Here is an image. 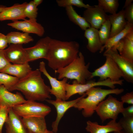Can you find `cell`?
Listing matches in <instances>:
<instances>
[{
  "label": "cell",
  "mask_w": 133,
  "mask_h": 133,
  "mask_svg": "<svg viewBox=\"0 0 133 133\" xmlns=\"http://www.w3.org/2000/svg\"><path fill=\"white\" fill-rule=\"evenodd\" d=\"M119 81L114 82L109 79L103 81H96L91 80L87 82L85 84L79 83L74 80L72 84L66 83L65 85L66 100L69 99L72 96L78 94L82 95L91 88L97 86H104L110 87L111 89L115 88V85L119 84Z\"/></svg>",
  "instance_id": "cell-7"
},
{
  "label": "cell",
  "mask_w": 133,
  "mask_h": 133,
  "mask_svg": "<svg viewBox=\"0 0 133 133\" xmlns=\"http://www.w3.org/2000/svg\"><path fill=\"white\" fill-rule=\"evenodd\" d=\"M3 51L6 58L11 63L20 64L29 62L25 48L22 45L10 44Z\"/></svg>",
  "instance_id": "cell-15"
},
{
  "label": "cell",
  "mask_w": 133,
  "mask_h": 133,
  "mask_svg": "<svg viewBox=\"0 0 133 133\" xmlns=\"http://www.w3.org/2000/svg\"><path fill=\"white\" fill-rule=\"evenodd\" d=\"M98 5L106 13L111 15L116 13L119 6L118 0H98Z\"/></svg>",
  "instance_id": "cell-28"
},
{
  "label": "cell",
  "mask_w": 133,
  "mask_h": 133,
  "mask_svg": "<svg viewBox=\"0 0 133 133\" xmlns=\"http://www.w3.org/2000/svg\"><path fill=\"white\" fill-rule=\"evenodd\" d=\"M11 64L5 56L3 50H0V72Z\"/></svg>",
  "instance_id": "cell-36"
},
{
  "label": "cell",
  "mask_w": 133,
  "mask_h": 133,
  "mask_svg": "<svg viewBox=\"0 0 133 133\" xmlns=\"http://www.w3.org/2000/svg\"><path fill=\"white\" fill-rule=\"evenodd\" d=\"M121 101L124 103H126L133 105V92L126 93L121 97Z\"/></svg>",
  "instance_id": "cell-37"
},
{
  "label": "cell",
  "mask_w": 133,
  "mask_h": 133,
  "mask_svg": "<svg viewBox=\"0 0 133 133\" xmlns=\"http://www.w3.org/2000/svg\"><path fill=\"white\" fill-rule=\"evenodd\" d=\"M108 19L111 25L109 38L121 32L127 23L125 17L124 9H122L118 13L108 15Z\"/></svg>",
  "instance_id": "cell-22"
},
{
  "label": "cell",
  "mask_w": 133,
  "mask_h": 133,
  "mask_svg": "<svg viewBox=\"0 0 133 133\" xmlns=\"http://www.w3.org/2000/svg\"><path fill=\"white\" fill-rule=\"evenodd\" d=\"M85 129L90 133H109L118 131L122 129L118 122L112 120L106 125H101L96 122L88 120L86 122Z\"/></svg>",
  "instance_id": "cell-20"
},
{
  "label": "cell",
  "mask_w": 133,
  "mask_h": 133,
  "mask_svg": "<svg viewBox=\"0 0 133 133\" xmlns=\"http://www.w3.org/2000/svg\"><path fill=\"white\" fill-rule=\"evenodd\" d=\"M132 30H133V24L127 22L126 25L123 30L113 37L109 38L106 43L102 46L99 51L100 53L102 52L105 49L108 50L112 48L127 34Z\"/></svg>",
  "instance_id": "cell-26"
},
{
  "label": "cell",
  "mask_w": 133,
  "mask_h": 133,
  "mask_svg": "<svg viewBox=\"0 0 133 133\" xmlns=\"http://www.w3.org/2000/svg\"><path fill=\"white\" fill-rule=\"evenodd\" d=\"M38 69L49 81L51 86L50 90V94L54 95L56 97V100L66 101L65 85L68 79L64 78L62 80L59 81L52 77L47 70L45 63L43 61L40 62Z\"/></svg>",
  "instance_id": "cell-10"
},
{
  "label": "cell",
  "mask_w": 133,
  "mask_h": 133,
  "mask_svg": "<svg viewBox=\"0 0 133 133\" xmlns=\"http://www.w3.org/2000/svg\"><path fill=\"white\" fill-rule=\"evenodd\" d=\"M33 1L35 5L37 7L43 1L42 0H34Z\"/></svg>",
  "instance_id": "cell-41"
},
{
  "label": "cell",
  "mask_w": 133,
  "mask_h": 133,
  "mask_svg": "<svg viewBox=\"0 0 133 133\" xmlns=\"http://www.w3.org/2000/svg\"><path fill=\"white\" fill-rule=\"evenodd\" d=\"M113 133H126L123 130H122L119 131L113 132Z\"/></svg>",
  "instance_id": "cell-42"
},
{
  "label": "cell",
  "mask_w": 133,
  "mask_h": 133,
  "mask_svg": "<svg viewBox=\"0 0 133 133\" xmlns=\"http://www.w3.org/2000/svg\"><path fill=\"white\" fill-rule=\"evenodd\" d=\"M123 104L122 101L109 95L107 99L100 103L95 111L102 123L109 119L116 120L119 114L121 113L124 108Z\"/></svg>",
  "instance_id": "cell-6"
},
{
  "label": "cell",
  "mask_w": 133,
  "mask_h": 133,
  "mask_svg": "<svg viewBox=\"0 0 133 133\" xmlns=\"http://www.w3.org/2000/svg\"><path fill=\"white\" fill-rule=\"evenodd\" d=\"M38 9L33 1L28 3L25 7L24 11L25 17L29 19H35L38 15Z\"/></svg>",
  "instance_id": "cell-32"
},
{
  "label": "cell",
  "mask_w": 133,
  "mask_h": 133,
  "mask_svg": "<svg viewBox=\"0 0 133 133\" xmlns=\"http://www.w3.org/2000/svg\"><path fill=\"white\" fill-rule=\"evenodd\" d=\"M86 95L85 93L77 99L71 101H66L61 100H55L47 99L45 100L48 103L53 105L55 107L57 112V116L55 120L52 122L51 127L52 131L56 133L60 120L67 110L73 107L74 105L82 97Z\"/></svg>",
  "instance_id": "cell-13"
},
{
  "label": "cell",
  "mask_w": 133,
  "mask_h": 133,
  "mask_svg": "<svg viewBox=\"0 0 133 133\" xmlns=\"http://www.w3.org/2000/svg\"><path fill=\"white\" fill-rule=\"evenodd\" d=\"M50 88L45 84L41 72L37 69L32 70L25 77L19 79L11 91H21L27 100L43 101L51 98Z\"/></svg>",
  "instance_id": "cell-2"
},
{
  "label": "cell",
  "mask_w": 133,
  "mask_h": 133,
  "mask_svg": "<svg viewBox=\"0 0 133 133\" xmlns=\"http://www.w3.org/2000/svg\"><path fill=\"white\" fill-rule=\"evenodd\" d=\"M29 62L20 64H11L0 72L16 77L19 79L22 78L32 70Z\"/></svg>",
  "instance_id": "cell-24"
},
{
  "label": "cell",
  "mask_w": 133,
  "mask_h": 133,
  "mask_svg": "<svg viewBox=\"0 0 133 133\" xmlns=\"http://www.w3.org/2000/svg\"><path fill=\"white\" fill-rule=\"evenodd\" d=\"M124 91L123 88L104 89L99 87H93L85 93L87 97H82L73 107L79 110H82V114L84 117H90L93 115L100 103L107 96L112 94L119 95Z\"/></svg>",
  "instance_id": "cell-3"
},
{
  "label": "cell",
  "mask_w": 133,
  "mask_h": 133,
  "mask_svg": "<svg viewBox=\"0 0 133 133\" xmlns=\"http://www.w3.org/2000/svg\"><path fill=\"white\" fill-rule=\"evenodd\" d=\"M27 3L25 2L21 4H15L10 7H6L0 13V21L11 20L14 22L25 19L24 11Z\"/></svg>",
  "instance_id": "cell-17"
},
{
  "label": "cell",
  "mask_w": 133,
  "mask_h": 133,
  "mask_svg": "<svg viewBox=\"0 0 133 133\" xmlns=\"http://www.w3.org/2000/svg\"><path fill=\"white\" fill-rule=\"evenodd\" d=\"M121 113L123 117H133V105L124 108Z\"/></svg>",
  "instance_id": "cell-39"
},
{
  "label": "cell",
  "mask_w": 133,
  "mask_h": 133,
  "mask_svg": "<svg viewBox=\"0 0 133 133\" xmlns=\"http://www.w3.org/2000/svg\"><path fill=\"white\" fill-rule=\"evenodd\" d=\"M103 55L105 57H110L113 60L122 72L123 78L126 81L133 83V63L121 56L117 50L113 47L106 50Z\"/></svg>",
  "instance_id": "cell-9"
},
{
  "label": "cell",
  "mask_w": 133,
  "mask_h": 133,
  "mask_svg": "<svg viewBox=\"0 0 133 133\" xmlns=\"http://www.w3.org/2000/svg\"><path fill=\"white\" fill-rule=\"evenodd\" d=\"M56 1L58 6L65 8L68 6L74 5L86 9L92 6L88 4H85L82 0H57Z\"/></svg>",
  "instance_id": "cell-31"
},
{
  "label": "cell",
  "mask_w": 133,
  "mask_h": 133,
  "mask_svg": "<svg viewBox=\"0 0 133 133\" xmlns=\"http://www.w3.org/2000/svg\"><path fill=\"white\" fill-rule=\"evenodd\" d=\"M5 7L3 6H0V13L1 12L4 10Z\"/></svg>",
  "instance_id": "cell-43"
},
{
  "label": "cell",
  "mask_w": 133,
  "mask_h": 133,
  "mask_svg": "<svg viewBox=\"0 0 133 133\" xmlns=\"http://www.w3.org/2000/svg\"><path fill=\"white\" fill-rule=\"evenodd\" d=\"M26 101L20 93H12L3 85H0V107H4L9 109Z\"/></svg>",
  "instance_id": "cell-16"
},
{
  "label": "cell",
  "mask_w": 133,
  "mask_h": 133,
  "mask_svg": "<svg viewBox=\"0 0 133 133\" xmlns=\"http://www.w3.org/2000/svg\"><path fill=\"white\" fill-rule=\"evenodd\" d=\"M122 130L127 133H133V117H123L118 122Z\"/></svg>",
  "instance_id": "cell-33"
},
{
  "label": "cell",
  "mask_w": 133,
  "mask_h": 133,
  "mask_svg": "<svg viewBox=\"0 0 133 133\" xmlns=\"http://www.w3.org/2000/svg\"><path fill=\"white\" fill-rule=\"evenodd\" d=\"M22 119L25 126L29 133H44L47 130L45 117H33Z\"/></svg>",
  "instance_id": "cell-21"
},
{
  "label": "cell",
  "mask_w": 133,
  "mask_h": 133,
  "mask_svg": "<svg viewBox=\"0 0 133 133\" xmlns=\"http://www.w3.org/2000/svg\"><path fill=\"white\" fill-rule=\"evenodd\" d=\"M14 112L22 118L33 117H45L51 112V108L44 104L27 100L24 103L12 108Z\"/></svg>",
  "instance_id": "cell-5"
},
{
  "label": "cell",
  "mask_w": 133,
  "mask_h": 133,
  "mask_svg": "<svg viewBox=\"0 0 133 133\" xmlns=\"http://www.w3.org/2000/svg\"><path fill=\"white\" fill-rule=\"evenodd\" d=\"M9 109L4 107H0V133H2L4 124L8 118Z\"/></svg>",
  "instance_id": "cell-34"
},
{
  "label": "cell",
  "mask_w": 133,
  "mask_h": 133,
  "mask_svg": "<svg viewBox=\"0 0 133 133\" xmlns=\"http://www.w3.org/2000/svg\"><path fill=\"white\" fill-rule=\"evenodd\" d=\"M133 0H126L125 1L123 9L125 8L131 4L133 2Z\"/></svg>",
  "instance_id": "cell-40"
},
{
  "label": "cell",
  "mask_w": 133,
  "mask_h": 133,
  "mask_svg": "<svg viewBox=\"0 0 133 133\" xmlns=\"http://www.w3.org/2000/svg\"><path fill=\"white\" fill-rule=\"evenodd\" d=\"M90 65L89 63L86 64L84 56L80 51L78 57L69 64L54 71L58 74L59 80L66 78L84 84L91 79L92 72L89 70Z\"/></svg>",
  "instance_id": "cell-4"
},
{
  "label": "cell",
  "mask_w": 133,
  "mask_h": 133,
  "mask_svg": "<svg viewBox=\"0 0 133 133\" xmlns=\"http://www.w3.org/2000/svg\"><path fill=\"white\" fill-rule=\"evenodd\" d=\"M51 38L46 36L39 40L33 46L25 48L28 62L40 59L47 60Z\"/></svg>",
  "instance_id": "cell-11"
},
{
  "label": "cell",
  "mask_w": 133,
  "mask_h": 133,
  "mask_svg": "<svg viewBox=\"0 0 133 133\" xmlns=\"http://www.w3.org/2000/svg\"><path fill=\"white\" fill-rule=\"evenodd\" d=\"M44 133H54L52 131H49L47 130Z\"/></svg>",
  "instance_id": "cell-44"
},
{
  "label": "cell",
  "mask_w": 133,
  "mask_h": 133,
  "mask_svg": "<svg viewBox=\"0 0 133 133\" xmlns=\"http://www.w3.org/2000/svg\"><path fill=\"white\" fill-rule=\"evenodd\" d=\"M124 13L128 22L133 24V3L125 8Z\"/></svg>",
  "instance_id": "cell-35"
},
{
  "label": "cell",
  "mask_w": 133,
  "mask_h": 133,
  "mask_svg": "<svg viewBox=\"0 0 133 133\" xmlns=\"http://www.w3.org/2000/svg\"><path fill=\"white\" fill-rule=\"evenodd\" d=\"M19 79L9 74L0 72V85H3L8 90L11 91Z\"/></svg>",
  "instance_id": "cell-29"
},
{
  "label": "cell",
  "mask_w": 133,
  "mask_h": 133,
  "mask_svg": "<svg viewBox=\"0 0 133 133\" xmlns=\"http://www.w3.org/2000/svg\"><path fill=\"white\" fill-rule=\"evenodd\" d=\"M83 17L91 27L98 30L108 19V15L98 5L86 9L83 12Z\"/></svg>",
  "instance_id": "cell-12"
},
{
  "label": "cell",
  "mask_w": 133,
  "mask_h": 133,
  "mask_svg": "<svg viewBox=\"0 0 133 133\" xmlns=\"http://www.w3.org/2000/svg\"><path fill=\"white\" fill-rule=\"evenodd\" d=\"M5 124L6 133H29L22 119L12 108L9 109L8 118Z\"/></svg>",
  "instance_id": "cell-19"
},
{
  "label": "cell",
  "mask_w": 133,
  "mask_h": 133,
  "mask_svg": "<svg viewBox=\"0 0 133 133\" xmlns=\"http://www.w3.org/2000/svg\"><path fill=\"white\" fill-rule=\"evenodd\" d=\"M65 8L66 14L70 20L78 26L82 30L85 31L91 27L85 19L78 14L72 6H68Z\"/></svg>",
  "instance_id": "cell-27"
},
{
  "label": "cell",
  "mask_w": 133,
  "mask_h": 133,
  "mask_svg": "<svg viewBox=\"0 0 133 133\" xmlns=\"http://www.w3.org/2000/svg\"><path fill=\"white\" fill-rule=\"evenodd\" d=\"M112 47L118 51L121 56L133 63V30L127 34Z\"/></svg>",
  "instance_id": "cell-18"
},
{
  "label": "cell",
  "mask_w": 133,
  "mask_h": 133,
  "mask_svg": "<svg viewBox=\"0 0 133 133\" xmlns=\"http://www.w3.org/2000/svg\"><path fill=\"white\" fill-rule=\"evenodd\" d=\"M8 43L22 45L33 41V38L29 34L18 32H11L6 35Z\"/></svg>",
  "instance_id": "cell-25"
},
{
  "label": "cell",
  "mask_w": 133,
  "mask_h": 133,
  "mask_svg": "<svg viewBox=\"0 0 133 133\" xmlns=\"http://www.w3.org/2000/svg\"><path fill=\"white\" fill-rule=\"evenodd\" d=\"M104 64L92 72L91 79L97 77L99 81H103L109 79L112 82H117L123 77V73L116 64L111 57L106 56Z\"/></svg>",
  "instance_id": "cell-8"
},
{
  "label": "cell",
  "mask_w": 133,
  "mask_h": 133,
  "mask_svg": "<svg viewBox=\"0 0 133 133\" xmlns=\"http://www.w3.org/2000/svg\"><path fill=\"white\" fill-rule=\"evenodd\" d=\"M111 28V25L108 19L102 24L99 30H98L100 40L103 45L109 38Z\"/></svg>",
  "instance_id": "cell-30"
},
{
  "label": "cell",
  "mask_w": 133,
  "mask_h": 133,
  "mask_svg": "<svg viewBox=\"0 0 133 133\" xmlns=\"http://www.w3.org/2000/svg\"><path fill=\"white\" fill-rule=\"evenodd\" d=\"M8 44L6 35L0 33V50H4L5 49Z\"/></svg>",
  "instance_id": "cell-38"
},
{
  "label": "cell",
  "mask_w": 133,
  "mask_h": 133,
  "mask_svg": "<svg viewBox=\"0 0 133 133\" xmlns=\"http://www.w3.org/2000/svg\"><path fill=\"white\" fill-rule=\"evenodd\" d=\"M80 45L75 41H62L51 38L47 60L55 71L67 66L78 56Z\"/></svg>",
  "instance_id": "cell-1"
},
{
  "label": "cell",
  "mask_w": 133,
  "mask_h": 133,
  "mask_svg": "<svg viewBox=\"0 0 133 133\" xmlns=\"http://www.w3.org/2000/svg\"><path fill=\"white\" fill-rule=\"evenodd\" d=\"M7 25L23 32L34 34L39 37L43 36L45 32L44 27L37 22L36 19H25L9 23Z\"/></svg>",
  "instance_id": "cell-14"
},
{
  "label": "cell",
  "mask_w": 133,
  "mask_h": 133,
  "mask_svg": "<svg viewBox=\"0 0 133 133\" xmlns=\"http://www.w3.org/2000/svg\"><path fill=\"white\" fill-rule=\"evenodd\" d=\"M98 30L91 27L84 32V36L88 40L86 48L90 52L93 53L100 51L103 46L100 40Z\"/></svg>",
  "instance_id": "cell-23"
}]
</instances>
